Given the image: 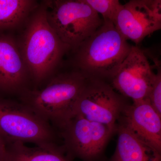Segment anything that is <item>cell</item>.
<instances>
[{"label":"cell","mask_w":161,"mask_h":161,"mask_svg":"<svg viewBox=\"0 0 161 161\" xmlns=\"http://www.w3.org/2000/svg\"><path fill=\"white\" fill-rule=\"evenodd\" d=\"M44 1L30 16L17 39L31 79L32 88L43 85L61 63L69 46L62 42L48 23Z\"/></svg>","instance_id":"1"},{"label":"cell","mask_w":161,"mask_h":161,"mask_svg":"<svg viewBox=\"0 0 161 161\" xmlns=\"http://www.w3.org/2000/svg\"><path fill=\"white\" fill-rule=\"evenodd\" d=\"M75 49L72 65L87 78L110 83L131 50L128 43L110 21Z\"/></svg>","instance_id":"2"},{"label":"cell","mask_w":161,"mask_h":161,"mask_svg":"<svg viewBox=\"0 0 161 161\" xmlns=\"http://www.w3.org/2000/svg\"><path fill=\"white\" fill-rule=\"evenodd\" d=\"M89 78L74 69L57 73L43 85L26 90L19 100L57 128L71 114Z\"/></svg>","instance_id":"3"},{"label":"cell","mask_w":161,"mask_h":161,"mask_svg":"<svg viewBox=\"0 0 161 161\" xmlns=\"http://www.w3.org/2000/svg\"><path fill=\"white\" fill-rule=\"evenodd\" d=\"M0 137L7 144L20 142L35 146L62 145L50 123L19 101L0 97Z\"/></svg>","instance_id":"4"},{"label":"cell","mask_w":161,"mask_h":161,"mask_svg":"<svg viewBox=\"0 0 161 161\" xmlns=\"http://www.w3.org/2000/svg\"><path fill=\"white\" fill-rule=\"evenodd\" d=\"M48 23L71 50L91 36L103 19L86 0H46Z\"/></svg>","instance_id":"5"},{"label":"cell","mask_w":161,"mask_h":161,"mask_svg":"<svg viewBox=\"0 0 161 161\" xmlns=\"http://www.w3.org/2000/svg\"><path fill=\"white\" fill-rule=\"evenodd\" d=\"M65 153L73 160L107 161L106 147L115 131L72 114L56 128Z\"/></svg>","instance_id":"6"},{"label":"cell","mask_w":161,"mask_h":161,"mask_svg":"<svg viewBox=\"0 0 161 161\" xmlns=\"http://www.w3.org/2000/svg\"><path fill=\"white\" fill-rule=\"evenodd\" d=\"M125 98L108 82L89 78L75 102L71 115L75 114L104 125L116 132L121 114L128 103Z\"/></svg>","instance_id":"7"},{"label":"cell","mask_w":161,"mask_h":161,"mask_svg":"<svg viewBox=\"0 0 161 161\" xmlns=\"http://www.w3.org/2000/svg\"><path fill=\"white\" fill-rule=\"evenodd\" d=\"M123 37L137 46L161 28V0H131L122 5L115 23Z\"/></svg>","instance_id":"8"},{"label":"cell","mask_w":161,"mask_h":161,"mask_svg":"<svg viewBox=\"0 0 161 161\" xmlns=\"http://www.w3.org/2000/svg\"><path fill=\"white\" fill-rule=\"evenodd\" d=\"M154 75L145 53L132 45L110 84L120 95L136 102L147 99Z\"/></svg>","instance_id":"9"},{"label":"cell","mask_w":161,"mask_h":161,"mask_svg":"<svg viewBox=\"0 0 161 161\" xmlns=\"http://www.w3.org/2000/svg\"><path fill=\"white\" fill-rule=\"evenodd\" d=\"M31 88V79L17 39L9 32H0V97H19Z\"/></svg>","instance_id":"10"},{"label":"cell","mask_w":161,"mask_h":161,"mask_svg":"<svg viewBox=\"0 0 161 161\" xmlns=\"http://www.w3.org/2000/svg\"><path fill=\"white\" fill-rule=\"evenodd\" d=\"M118 121L137 138L161 153V116L148 99L127 104Z\"/></svg>","instance_id":"11"},{"label":"cell","mask_w":161,"mask_h":161,"mask_svg":"<svg viewBox=\"0 0 161 161\" xmlns=\"http://www.w3.org/2000/svg\"><path fill=\"white\" fill-rule=\"evenodd\" d=\"M116 132L118 135L116 149L107 161H161V153L137 138L119 121Z\"/></svg>","instance_id":"12"},{"label":"cell","mask_w":161,"mask_h":161,"mask_svg":"<svg viewBox=\"0 0 161 161\" xmlns=\"http://www.w3.org/2000/svg\"><path fill=\"white\" fill-rule=\"evenodd\" d=\"M10 161H74L65 153L62 145L35 146L15 142L7 144Z\"/></svg>","instance_id":"13"},{"label":"cell","mask_w":161,"mask_h":161,"mask_svg":"<svg viewBox=\"0 0 161 161\" xmlns=\"http://www.w3.org/2000/svg\"><path fill=\"white\" fill-rule=\"evenodd\" d=\"M39 4L35 0H0V32L23 26Z\"/></svg>","instance_id":"14"},{"label":"cell","mask_w":161,"mask_h":161,"mask_svg":"<svg viewBox=\"0 0 161 161\" xmlns=\"http://www.w3.org/2000/svg\"><path fill=\"white\" fill-rule=\"evenodd\" d=\"M90 6L101 16L103 20L115 24V20L122 6L118 0H86Z\"/></svg>","instance_id":"15"},{"label":"cell","mask_w":161,"mask_h":161,"mask_svg":"<svg viewBox=\"0 0 161 161\" xmlns=\"http://www.w3.org/2000/svg\"><path fill=\"white\" fill-rule=\"evenodd\" d=\"M158 71L154 78L147 99L153 108L161 116V70L159 63L156 64Z\"/></svg>","instance_id":"16"},{"label":"cell","mask_w":161,"mask_h":161,"mask_svg":"<svg viewBox=\"0 0 161 161\" xmlns=\"http://www.w3.org/2000/svg\"><path fill=\"white\" fill-rule=\"evenodd\" d=\"M0 161H10L7 145L0 137Z\"/></svg>","instance_id":"17"}]
</instances>
